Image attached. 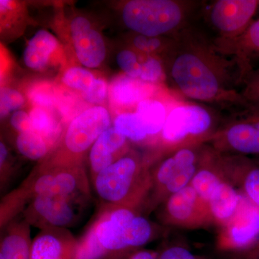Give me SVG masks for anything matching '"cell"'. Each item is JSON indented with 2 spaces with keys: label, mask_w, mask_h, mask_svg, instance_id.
Listing matches in <instances>:
<instances>
[{
  "label": "cell",
  "mask_w": 259,
  "mask_h": 259,
  "mask_svg": "<svg viewBox=\"0 0 259 259\" xmlns=\"http://www.w3.org/2000/svg\"><path fill=\"white\" fill-rule=\"evenodd\" d=\"M116 62L130 77L158 85L166 81L163 59L158 56L144 54L127 45L117 53Z\"/></svg>",
  "instance_id": "obj_18"
},
{
  "label": "cell",
  "mask_w": 259,
  "mask_h": 259,
  "mask_svg": "<svg viewBox=\"0 0 259 259\" xmlns=\"http://www.w3.org/2000/svg\"><path fill=\"white\" fill-rule=\"evenodd\" d=\"M161 85L146 82L122 74L114 78L109 87L110 103L116 109H136L140 102L154 98Z\"/></svg>",
  "instance_id": "obj_20"
},
{
  "label": "cell",
  "mask_w": 259,
  "mask_h": 259,
  "mask_svg": "<svg viewBox=\"0 0 259 259\" xmlns=\"http://www.w3.org/2000/svg\"><path fill=\"white\" fill-rule=\"evenodd\" d=\"M202 5L193 0H130L122 6L121 17L133 33L174 37L194 23Z\"/></svg>",
  "instance_id": "obj_4"
},
{
  "label": "cell",
  "mask_w": 259,
  "mask_h": 259,
  "mask_svg": "<svg viewBox=\"0 0 259 259\" xmlns=\"http://www.w3.org/2000/svg\"><path fill=\"white\" fill-rule=\"evenodd\" d=\"M15 146L19 153L32 161L44 160L52 151L47 141L32 131L19 134Z\"/></svg>",
  "instance_id": "obj_27"
},
{
  "label": "cell",
  "mask_w": 259,
  "mask_h": 259,
  "mask_svg": "<svg viewBox=\"0 0 259 259\" xmlns=\"http://www.w3.org/2000/svg\"><path fill=\"white\" fill-rule=\"evenodd\" d=\"M151 157L130 150L91 181L100 209L128 207L142 209L151 188ZM145 214V213H144Z\"/></svg>",
  "instance_id": "obj_3"
},
{
  "label": "cell",
  "mask_w": 259,
  "mask_h": 259,
  "mask_svg": "<svg viewBox=\"0 0 259 259\" xmlns=\"http://www.w3.org/2000/svg\"><path fill=\"white\" fill-rule=\"evenodd\" d=\"M142 209L128 207L100 209L78 239V259H114L144 248L164 234Z\"/></svg>",
  "instance_id": "obj_2"
},
{
  "label": "cell",
  "mask_w": 259,
  "mask_h": 259,
  "mask_svg": "<svg viewBox=\"0 0 259 259\" xmlns=\"http://www.w3.org/2000/svg\"><path fill=\"white\" fill-rule=\"evenodd\" d=\"M224 112L190 101L177 102L168 111L156 146L158 158L186 146L207 144L226 121Z\"/></svg>",
  "instance_id": "obj_5"
},
{
  "label": "cell",
  "mask_w": 259,
  "mask_h": 259,
  "mask_svg": "<svg viewBox=\"0 0 259 259\" xmlns=\"http://www.w3.org/2000/svg\"><path fill=\"white\" fill-rule=\"evenodd\" d=\"M259 11V0H215L202 2V15L214 37L233 38L241 35Z\"/></svg>",
  "instance_id": "obj_9"
},
{
  "label": "cell",
  "mask_w": 259,
  "mask_h": 259,
  "mask_svg": "<svg viewBox=\"0 0 259 259\" xmlns=\"http://www.w3.org/2000/svg\"><path fill=\"white\" fill-rule=\"evenodd\" d=\"M95 79L93 73L89 70L74 66L65 71L61 80L65 86L81 94L88 91Z\"/></svg>",
  "instance_id": "obj_29"
},
{
  "label": "cell",
  "mask_w": 259,
  "mask_h": 259,
  "mask_svg": "<svg viewBox=\"0 0 259 259\" xmlns=\"http://www.w3.org/2000/svg\"><path fill=\"white\" fill-rule=\"evenodd\" d=\"M157 259H207L194 254L188 248L180 245L166 247L158 253Z\"/></svg>",
  "instance_id": "obj_35"
},
{
  "label": "cell",
  "mask_w": 259,
  "mask_h": 259,
  "mask_svg": "<svg viewBox=\"0 0 259 259\" xmlns=\"http://www.w3.org/2000/svg\"><path fill=\"white\" fill-rule=\"evenodd\" d=\"M50 110L34 107L30 110L32 131L41 136L49 145L52 151L60 142L63 134L61 122L56 119Z\"/></svg>",
  "instance_id": "obj_24"
},
{
  "label": "cell",
  "mask_w": 259,
  "mask_h": 259,
  "mask_svg": "<svg viewBox=\"0 0 259 259\" xmlns=\"http://www.w3.org/2000/svg\"><path fill=\"white\" fill-rule=\"evenodd\" d=\"M30 259H78V238L66 228H46L32 239Z\"/></svg>",
  "instance_id": "obj_16"
},
{
  "label": "cell",
  "mask_w": 259,
  "mask_h": 259,
  "mask_svg": "<svg viewBox=\"0 0 259 259\" xmlns=\"http://www.w3.org/2000/svg\"><path fill=\"white\" fill-rule=\"evenodd\" d=\"M10 125L19 134L32 131L31 120L30 115L24 110H18L12 114Z\"/></svg>",
  "instance_id": "obj_36"
},
{
  "label": "cell",
  "mask_w": 259,
  "mask_h": 259,
  "mask_svg": "<svg viewBox=\"0 0 259 259\" xmlns=\"http://www.w3.org/2000/svg\"><path fill=\"white\" fill-rule=\"evenodd\" d=\"M110 127L111 117L105 107L96 105L83 110L71 120L54 152L36 169L83 166V154Z\"/></svg>",
  "instance_id": "obj_6"
},
{
  "label": "cell",
  "mask_w": 259,
  "mask_h": 259,
  "mask_svg": "<svg viewBox=\"0 0 259 259\" xmlns=\"http://www.w3.org/2000/svg\"><path fill=\"white\" fill-rule=\"evenodd\" d=\"M233 253L236 259H259V238L246 248Z\"/></svg>",
  "instance_id": "obj_37"
},
{
  "label": "cell",
  "mask_w": 259,
  "mask_h": 259,
  "mask_svg": "<svg viewBox=\"0 0 259 259\" xmlns=\"http://www.w3.org/2000/svg\"><path fill=\"white\" fill-rule=\"evenodd\" d=\"M158 253L159 251L141 248L114 259H157Z\"/></svg>",
  "instance_id": "obj_38"
},
{
  "label": "cell",
  "mask_w": 259,
  "mask_h": 259,
  "mask_svg": "<svg viewBox=\"0 0 259 259\" xmlns=\"http://www.w3.org/2000/svg\"><path fill=\"white\" fill-rule=\"evenodd\" d=\"M221 163L227 182L259 211V159L221 153Z\"/></svg>",
  "instance_id": "obj_14"
},
{
  "label": "cell",
  "mask_w": 259,
  "mask_h": 259,
  "mask_svg": "<svg viewBox=\"0 0 259 259\" xmlns=\"http://www.w3.org/2000/svg\"><path fill=\"white\" fill-rule=\"evenodd\" d=\"M59 46L56 37L46 30H40L29 40L23 52L24 64L33 71H42L48 67Z\"/></svg>",
  "instance_id": "obj_23"
},
{
  "label": "cell",
  "mask_w": 259,
  "mask_h": 259,
  "mask_svg": "<svg viewBox=\"0 0 259 259\" xmlns=\"http://www.w3.org/2000/svg\"><path fill=\"white\" fill-rule=\"evenodd\" d=\"M109 89L105 80L96 78L88 91L81 93L85 102L92 105H100L106 100Z\"/></svg>",
  "instance_id": "obj_33"
},
{
  "label": "cell",
  "mask_w": 259,
  "mask_h": 259,
  "mask_svg": "<svg viewBox=\"0 0 259 259\" xmlns=\"http://www.w3.org/2000/svg\"><path fill=\"white\" fill-rule=\"evenodd\" d=\"M135 111L142 119L150 137L156 144L169 110L159 100L151 98L140 102L135 109Z\"/></svg>",
  "instance_id": "obj_25"
},
{
  "label": "cell",
  "mask_w": 259,
  "mask_h": 259,
  "mask_svg": "<svg viewBox=\"0 0 259 259\" xmlns=\"http://www.w3.org/2000/svg\"><path fill=\"white\" fill-rule=\"evenodd\" d=\"M223 54L236 59L243 81L253 71V62L259 58V18L254 19L241 35L233 38L214 37Z\"/></svg>",
  "instance_id": "obj_17"
},
{
  "label": "cell",
  "mask_w": 259,
  "mask_h": 259,
  "mask_svg": "<svg viewBox=\"0 0 259 259\" xmlns=\"http://www.w3.org/2000/svg\"><path fill=\"white\" fill-rule=\"evenodd\" d=\"M207 144L224 154L259 155V114L243 112L228 115Z\"/></svg>",
  "instance_id": "obj_11"
},
{
  "label": "cell",
  "mask_w": 259,
  "mask_h": 259,
  "mask_svg": "<svg viewBox=\"0 0 259 259\" xmlns=\"http://www.w3.org/2000/svg\"><path fill=\"white\" fill-rule=\"evenodd\" d=\"M39 195L91 199L90 176L83 166L35 169L23 185L7 197L17 208L23 211L29 201Z\"/></svg>",
  "instance_id": "obj_8"
},
{
  "label": "cell",
  "mask_w": 259,
  "mask_h": 259,
  "mask_svg": "<svg viewBox=\"0 0 259 259\" xmlns=\"http://www.w3.org/2000/svg\"><path fill=\"white\" fill-rule=\"evenodd\" d=\"M243 197L229 182H223L209 199L208 206L213 224L227 226L239 210Z\"/></svg>",
  "instance_id": "obj_22"
},
{
  "label": "cell",
  "mask_w": 259,
  "mask_h": 259,
  "mask_svg": "<svg viewBox=\"0 0 259 259\" xmlns=\"http://www.w3.org/2000/svg\"><path fill=\"white\" fill-rule=\"evenodd\" d=\"M113 126L130 142L141 144L151 141L144 122L136 111L119 114L114 120Z\"/></svg>",
  "instance_id": "obj_26"
},
{
  "label": "cell",
  "mask_w": 259,
  "mask_h": 259,
  "mask_svg": "<svg viewBox=\"0 0 259 259\" xmlns=\"http://www.w3.org/2000/svg\"><path fill=\"white\" fill-rule=\"evenodd\" d=\"M9 149L5 144L4 141L0 142V184L1 191L9 185L12 179L14 177V170L12 168V165L9 161Z\"/></svg>",
  "instance_id": "obj_34"
},
{
  "label": "cell",
  "mask_w": 259,
  "mask_h": 259,
  "mask_svg": "<svg viewBox=\"0 0 259 259\" xmlns=\"http://www.w3.org/2000/svg\"><path fill=\"white\" fill-rule=\"evenodd\" d=\"M205 146L177 148L153 161L151 168V188L145 204V214L157 209L170 196L190 185Z\"/></svg>",
  "instance_id": "obj_7"
},
{
  "label": "cell",
  "mask_w": 259,
  "mask_h": 259,
  "mask_svg": "<svg viewBox=\"0 0 259 259\" xmlns=\"http://www.w3.org/2000/svg\"><path fill=\"white\" fill-rule=\"evenodd\" d=\"M130 141L114 126L105 131L97 140L89 153L90 180L128 152Z\"/></svg>",
  "instance_id": "obj_19"
},
{
  "label": "cell",
  "mask_w": 259,
  "mask_h": 259,
  "mask_svg": "<svg viewBox=\"0 0 259 259\" xmlns=\"http://www.w3.org/2000/svg\"><path fill=\"white\" fill-rule=\"evenodd\" d=\"M90 200L62 196H36L29 201L21 214L30 226L40 230L69 229L78 223L81 211Z\"/></svg>",
  "instance_id": "obj_10"
},
{
  "label": "cell",
  "mask_w": 259,
  "mask_h": 259,
  "mask_svg": "<svg viewBox=\"0 0 259 259\" xmlns=\"http://www.w3.org/2000/svg\"><path fill=\"white\" fill-rule=\"evenodd\" d=\"M241 93L248 107V112L259 114V69L253 70L244 79Z\"/></svg>",
  "instance_id": "obj_31"
},
{
  "label": "cell",
  "mask_w": 259,
  "mask_h": 259,
  "mask_svg": "<svg viewBox=\"0 0 259 259\" xmlns=\"http://www.w3.org/2000/svg\"><path fill=\"white\" fill-rule=\"evenodd\" d=\"M173 42V37H149L134 33L130 37L128 46L137 51L163 58L166 55Z\"/></svg>",
  "instance_id": "obj_28"
},
{
  "label": "cell",
  "mask_w": 259,
  "mask_h": 259,
  "mask_svg": "<svg viewBox=\"0 0 259 259\" xmlns=\"http://www.w3.org/2000/svg\"><path fill=\"white\" fill-rule=\"evenodd\" d=\"M27 97L34 107L49 110H54L57 104L55 92L49 83H37L32 85L28 90Z\"/></svg>",
  "instance_id": "obj_30"
},
{
  "label": "cell",
  "mask_w": 259,
  "mask_h": 259,
  "mask_svg": "<svg viewBox=\"0 0 259 259\" xmlns=\"http://www.w3.org/2000/svg\"><path fill=\"white\" fill-rule=\"evenodd\" d=\"M25 102V97L18 90L11 88L2 89L0 94L1 118H5L10 112L18 111Z\"/></svg>",
  "instance_id": "obj_32"
},
{
  "label": "cell",
  "mask_w": 259,
  "mask_h": 259,
  "mask_svg": "<svg viewBox=\"0 0 259 259\" xmlns=\"http://www.w3.org/2000/svg\"><path fill=\"white\" fill-rule=\"evenodd\" d=\"M70 32L75 54L81 65L90 69L99 67L107 55L106 45L101 33L82 16L73 19Z\"/></svg>",
  "instance_id": "obj_15"
},
{
  "label": "cell",
  "mask_w": 259,
  "mask_h": 259,
  "mask_svg": "<svg viewBox=\"0 0 259 259\" xmlns=\"http://www.w3.org/2000/svg\"><path fill=\"white\" fill-rule=\"evenodd\" d=\"M221 229L220 249L231 253L243 249L259 238V211L243 197L236 216Z\"/></svg>",
  "instance_id": "obj_13"
},
{
  "label": "cell",
  "mask_w": 259,
  "mask_h": 259,
  "mask_svg": "<svg viewBox=\"0 0 259 259\" xmlns=\"http://www.w3.org/2000/svg\"><path fill=\"white\" fill-rule=\"evenodd\" d=\"M156 209L158 219L166 226L199 229L213 224L208 203L190 185L172 194Z\"/></svg>",
  "instance_id": "obj_12"
},
{
  "label": "cell",
  "mask_w": 259,
  "mask_h": 259,
  "mask_svg": "<svg viewBox=\"0 0 259 259\" xmlns=\"http://www.w3.org/2000/svg\"><path fill=\"white\" fill-rule=\"evenodd\" d=\"M1 230L0 259H30V226L23 216H18Z\"/></svg>",
  "instance_id": "obj_21"
},
{
  "label": "cell",
  "mask_w": 259,
  "mask_h": 259,
  "mask_svg": "<svg viewBox=\"0 0 259 259\" xmlns=\"http://www.w3.org/2000/svg\"><path fill=\"white\" fill-rule=\"evenodd\" d=\"M163 64L166 82L176 96L228 115L248 112L236 59L220 51L213 36L195 23L173 37Z\"/></svg>",
  "instance_id": "obj_1"
}]
</instances>
